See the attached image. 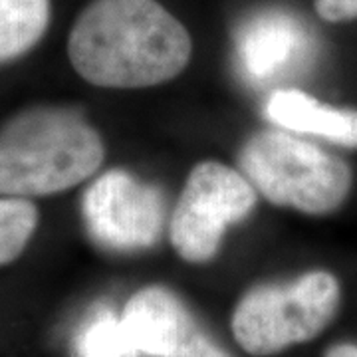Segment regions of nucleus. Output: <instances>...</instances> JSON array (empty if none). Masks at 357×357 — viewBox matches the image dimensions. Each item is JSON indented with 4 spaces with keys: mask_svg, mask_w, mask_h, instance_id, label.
Instances as JSON below:
<instances>
[{
    "mask_svg": "<svg viewBox=\"0 0 357 357\" xmlns=\"http://www.w3.org/2000/svg\"><path fill=\"white\" fill-rule=\"evenodd\" d=\"M191 34L157 0H91L70 30L68 58L98 88H151L191 60Z\"/></svg>",
    "mask_w": 357,
    "mask_h": 357,
    "instance_id": "nucleus-1",
    "label": "nucleus"
},
{
    "mask_svg": "<svg viewBox=\"0 0 357 357\" xmlns=\"http://www.w3.org/2000/svg\"><path fill=\"white\" fill-rule=\"evenodd\" d=\"M98 129L74 109L28 107L0 128V197L34 199L68 191L103 163Z\"/></svg>",
    "mask_w": 357,
    "mask_h": 357,
    "instance_id": "nucleus-2",
    "label": "nucleus"
},
{
    "mask_svg": "<svg viewBox=\"0 0 357 357\" xmlns=\"http://www.w3.org/2000/svg\"><path fill=\"white\" fill-rule=\"evenodd\" d=\"M241 171L270 203L314 217L337 211L354 187V173L342 157L292 131L252 135L241 151Z\"/></svg>",
    "mask_w": 357,
    "mask_h": 357,
    "instance_id": "nucleus-3",
    "label": "nucleus"
},
{
    "mask_svg": "<svg viewBox=\"0 0 357 357\" xmlns=\"http://www.w3.org/2000/svg\"><path fill=\"white\" fill-rule=\"evenodd\" d=\"M340 300V282L326 270H312L286 284H262L241 298L232 333L244 351L272 356L318 337L335 318Z\"/></svg>",
    "mask_w": 357,
    "mask_h": 357,
    "instance_id": "nucleus-4",
    "label": "nucleus"
},
{
    "mask_svg": "<svg viewBox=\"0 0 357 357\" xmlns=\"http://www.w3.org/2000/svg\"><path fill=\"white\" fill-rule=\"evenodd\" d=\"M255 204L256 189L244 173L218 161L199 163L189 173L171 215L173 248L192 264L213 260L227 230L243 222Z\"/></svg>",
    "mask_w": 357,
    "mask_h": 357,
    "instance_id": "nucleus-5",
    "label": "nucleus"
},
{
    "mask_svg": "<svg viewBox=\"0 0 357 357\" xmlns=\"http://www.w3.org/2000/svg\"><path fill=\"white\" fill-rule=\"evenodd\" d=\"M82 217L98 246L114 252H139L161 238L165 199L155 185L123 169H112L86 189Z\"/></svg>",
    "mask_w": 357,
    "mask_h": 357,
    "instance_id": "nucleus-6",
    "label": "nucleus"
},
{
    "mask_svg": "<svg viewBox=\"0 0 357 357\" xmlns=\"http://www.w3.org/2000/svg\"><path fill=\"white\" fill-rule=\"evenodd\" d=\"M121 326L135 356L230 357L192 318L171 290L147 286L129 298Z\"/></svg>",
    "mask_w": 357,
    "mask_h": 357,
    "instance_id": "nucleus-7",
    "label": "nucleus"
},
{
    "mask_svg": "<svg viewBox=\"0 0 357 357\" xmlns=\"http://www.w3.org/2000/svg\"><path fill=\"white\" fill-rule=\"evenodd\" d=\"M234 50L243 76L252 84H266L292 74L306 62L310 36L290 13L262 10L238 26Z\"/></svg>",
    "mask_w": 357,
    "mask_h": 357,
    "instance_id": "nucleus-8",
    "label": "nucleus"
},
{
    "mask_svg": "<svg viewBox=\"0 0 357 357\" xmlns=\"http://www.w3.org/2000/svg\"><path fill=\"white\" fill-rule=\"evenodd\" d=\"M264 115L274 126L296 135H314L357 149V107H335L302 89L280 88L270 93Z\"/></svg>",
    "mask_w": 357,
    "mask_h": 357,
    "instance_id": "nucleus-9",
    "label": "nucleus"
},
{
    "mask_svg": "<svg viewBox=\"0 0 357 357\" xmlns=\"http://www.w3.org/2000/svg\"><path fill=\"white\" fill-rule=\"evenodd\" d=\"M50 0H0V64L24 56L50 26Z\"/></svg>",
    "mask_w": 357,
    "mask_h": 357,
    "instance_id": "nucleus-10",
    "label": "nucleus"
},
{
    "mask_svg": "<svg viewBox=\"0 0 357 357\" xmlns=\"http://www.w3.org/2000/svg\"><path fill=\"white\" fill-rule=\"evenodd\" d=\"M76 357H137L129 345L121 316L112 307L100 306L77 330L74 340Z\"/></svg>",
    "mask_w": 357,
    "mask_h": 357,
    "instance_id": "nucleus-11",
    "label": "nucleus"
},
{
    "mask_svg": "<svg viewBox=\"0 0 357 357\" xmlns=\"http://www.w3.org/2000/svg\"><path fill=\"white\" fill-rule=\"evenodd\" d=\"M38 227V208L30 199L0 197V266L24 252Z\"/></svg>",
    "mask_w": 357,
    "mask_h": 357,
    "instance_id": "nucleus-12",
    "label": "nucleus"
},
{
    "mask_svg": "<svg viewBox=\"0 0 357 357\" xmlns=\"http://www.w3.org/2000/svg\"><path fill=\"white\" fill-rule=\"evenodd\" d=\"M314 8L319 18L330 24L357 20V0H314Z\"/></svg>",
    "mask_w": 357,
    "mask_h": 357,
    "instance_id": "nucleus-13",
    "label": "nucleus"
},
{
    "mask_svg": "<svg viewBox=\"0 0 357 357\" xmlns=\"http://www.w3.org/2000/svg\"><path fill=\"white\" fill-rule=\"evenodd\" d=\"M324 357H357V345L354 344H337L330 347Z\"/></svg>",
    "mask_w": 357,
    "mask_h": 357,
    "instance_id": "nucleus-14",
    "label": "nucleus"
}]
</instances>
